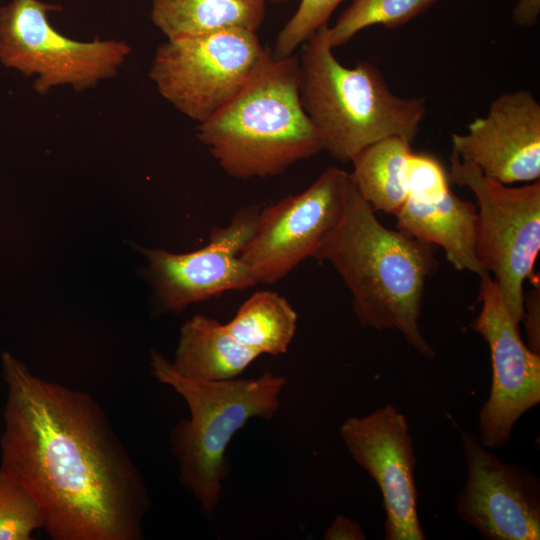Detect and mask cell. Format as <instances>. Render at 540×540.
<instances>
[{"instance_id":"cell-20","label":"cell","mask_w":540,"mask_h":540,"mask_svg":"<svg viewBox=\"0 0 540 540\" xmlns=\"http://www.w3.org/2000/svg\"><path fill=\"white\" fill-rule=\"evenodd\" d=\"M438 0H353L333 27L328 26L332 49L345 45L361 30L380 24L394 29L424 13Z\"/></svg>"},{"instance_id":"cell-19","label":"cell","mask_w":540,"mask_h":540,"mask_svg":"<svg viewBox=\"0 0 540 540\" xmlns=\"http://www.w3.org/2000/svg\"><path fill=\"white\" fill-rule=\"evenodd\" d=\"M225 327L260 355L276 356L288 351L296 333L297 314L283 296L262 290L245 300Z\"/></svg>"},{"instance_id":"cell-15","label":"cell","mask_w":540,"mask_h":540,"mask_svg":"<svg viewBox=\"0 0 540 540\" xmlns=\"http://www.w3.org/2000/svg\"><path fill=\"white\" fill-rule=\"evenodd\" d=\"M397 229L442 247L447 260L457 270L482 276L484 270L476 255L477 208L451 190L432 202L407 197L395 215Z\"/></svg>"},{"instance_id":"cell-2","label":"cell","mask_w":540,"mask_h":540,"mask_svg":"<svg viewBox=\"0 0 540 540\" xmlns=\"http://www.w3.org/2000/svg\"><path fill=\"white\" fill-rule=\"evenodd\" d=\"M313 258L340 275L362 326L396 330L422 356L435 358L419 327L425 283L438 266L433 247L385 227L352 179L342 216Z\"/></svg>"},{"instance_id":"cell-22","label":"cell","mask_w":540,"mask_h":540,"mask_svg":"<svg viewBox=\"0 0 540 540\" xmlns=\"http://www.w3.org/2000/svg\"><path fill=\"white\" fill-rule=\"evenodd\" d=\"M343 0H301L296 12L278 33L272 56L276 59L294 55L320 27L327 25L331 14Z\"/></svg>"},{"instance_id":"cell-16","label":"cell","mask_w":540,"mask_h":540,"mask_svg":"<svg viewBox=\"0 0 540 540\" xmlns=\"http://www.w3.org/2000/svg\"><path fill=\"white\" fill-rule=\"evenodd\" d=\"M260 354L235 339L217 320L197 314L181 328L173 368L201 381L235 379Z\"/></svg>"},{"instance_id":"cell-7","label":"cell","mask_w":540,"mask_h":540,"mask_svg":"<svg viewBox=\"0 0 540 540\" xmlns=\"http://www.w3.org/2000/svg\"><path fill=\"white\" fill-rule=\"evenodd\" d=\"M61 7L40 0H11L0 7V62L26 77L35 76L40 95L59 86L77 92L117 76L131 53L124 41L98 37L78 41L58 32L48 13Z\"/></svg>"},{"instance_id":"cell-18","label":"cell","mask_w":540,"mask_h":540,"mask_svg":"<svg viewBox=\"0 0 540 540\" xmlns=\"http://www.w3.org/2000/svg\"><path fill=\"white\" fill-rule=\"evenodd\" d=\"M411 142L390 136L360 150L350 162V177L363 199L374 211L396 215L408 192L405 170Z\"/></svg>"},{"instance_id":"cell-13","label":"cell","mask_w":540,"mask_h":540,"mask_svg":"<svg viewBox=\"0 0 540 540\" xmlns=\"http://www.w3.org/2000/svg\"><path fill=\"white\" fill-rule=\"evenodd\" d=\"M262 206L237 210L230 223L214 227L208 243L189 253L143 249L157 297L165 309L181 312L193 303L256 285L240 254L253 236Z\"/></svg>"},{"instance_id":"cell-24","label":"cell","mask_w":540,"mask_h":540,"mask_svg":"<svg viewBox=\"0 0 540 540\" xmlns=\"http://www.w3.org/2000/svg\"><path fill=\"white\" fill-rule=\"evenodd\" d=\"M526 307L525 328L528 338V347L534 353L540 354V287L533 284L528 296H524Z\"/></svg>"},{"instance_id":"cell-11","label":"cell","mask_w":540,"mask_h":540,"mask_svg":"<svg viewBox=\"0 0 540 540\" xmlns=\"http://www.w3.org/2000/svg\"><path fill=\"white\" fill-rule=\"evenodd\" d=\"M340 435L352 459L380 489L384 539L425 540L418 516L417 458L405 415L387 403L344 420Z\"/></svg>"},{"instance_id":"cell-27","label":"cell","mask_w":540,"mask_h":540,"mask_svg":"<svg viewBox=\"0 0 540 540\" xmlns=\"http://www.w3.org/2000/svg\"><path fill=\"white\" fill-rule=\"evenodd\" d=\"M267 2H271V3H274V4H280V3H285L289 0H266Z\"/></svg>"},{"instance_id":"cell-25","label":"cell","mask_w":540,"mask_h":540,"mask_svg":"<svg viewBox=\"0 0 540 540\" xmlns=\"http://www.w3.org/2000/svg\"><path fill=\"white\" fill-rule=\"evenodd\" d=\"M325 540H364L366 535L358 522L337 515L324 532Z\"/></svg>"},{"instance_id":"cell-3","label":"cell","mask_w":540,"mask_h":540,"mask_svg":"<svg viewBox=\"0 0 540 540\" xmlns=\"http://www.w3.org/2000/svg\"><path fill=\"white\" fill-rule=\"evenodd\" d=\"M197 136L224 172L249 180L283 174L323 151L299 97L298 56L265 51L242 88L198 123Z\"/></svg>"},{"instance_id":"cell-9","label":"cell","mask_w":540,"mask_h":540,"mask_svg":"<svg viewBox=\"0 0 540 540\" xmlns=\"http://www.w3.org/2000/svg\"><path fill=\"white\" fill-rule=\"evenodd\" d=\"M350 182L348 172L330 167L301 193L262 206L240 254L256 284L276 283L314 257L342 216Z\"/></svg>"},{"instance_id":"cell-6","label":"cell","mask_w":540,"mask_h":540,"mask_svg":"<svg viewBox=\"0 0 540 540\" xmlns=\"http://www.w3.org/2000/svg\"><path fill=\"white\" fill-rule=\"evenodd\" d=\"M450 182L468 187L479 206L476 255L494 275L513 319L524 318L525 280L539 283L534 264L540 250V181L509 187L452 152Z\"/></svg>"},{"instance_id":"cell-12","label":"cell","mask_w":540,"mask_h":540,"mask_svg":"<svg viewBox=\"0 0 540 540\" xmlns=\"http://www.w3.org/2000/svg\"><path fill=\"white\" fill-rule=\"evenodd\" d=\"M460 441L467 479L456 499L458 516L486 540H539L540 478L502 461L466 430Z\"/></svg>"},{"instance_id":"cell-8","label":"cell","mask_w":540,"mask_h":540,"mask_svg":"<svg viewBox=\"0 0 540 540\" xmlns=\"http://www.w3.org/2000/svg\"><path fill=\"white\" fill-rule=\"evenodd\" d=\"M264 51L255 31L239 28L167 39L149 77L175 109L201 123L242 88Z\"/></svg>"},{"instance_id":"cell-26","label":"cell","mask_w":540,"mask_h":540,"mask_svg":"<svg viewBox=\"0 0 540 540\" xmlns=\"http://www.w3.org/2000/svg\"><path fill=\"white\" fill-rule=\"evenodd\" d=\"M540 14V0H518L512 11V20L519 26H534Z\"/></svg>"},{"instance_id":"cell-23","label":"cell","mask_w":540,"mask_h":540,"mask_svg":"<svg viewBox=\"0 0 540 540\" xmlns=\"http://www.w3.org/2000/svg\"><path fill=\"white\" fill-rule=\"evenodd\" d=\"M405 181L409 198L432 202L449 190V176L438 159L427 154L410 153L406 163Z\"/></svg>"},{"instance_id":"cell-14","label":"cell","mask_w":540,"mask_h":540,"mask_svg":"<svg viewBox=\"0 0 540 540\" xmlns=\"http://www.w3.org/2000/svg\"><path fill=\"white\" fill-rule=\"evenodd\" d=\"M453 152L503 184L540 177V104L527 90L506 92L475 118L465 134L452 133Z\"/></svg>"},{"instance_id":"cell-1","label":"cell","mask_w":540,"mask_h":540,"mask_svg":"<svg viewBox=\"0 0 540 540\" xmlns=\"http://www.w3.org/2000/svg\"><path fill=\"white\" fill-rule=\"evenodd\" d=\"M6 385L0 467L36 498L54 540H139L148 493L91 396L2 355Z\"/></svg>"},{"instance_id":"cell-4","label":"cell","mask_w":540,"mask_h":540,"mask_svg":"<svg viewBox=\"0 0 540 540\" xmlns=\"http://www.w3.org/2000/svg\"><path fill=\"white\" fill-rule=\"evenodd\" d=\"M328 24L302 44L298 56L301 105L333 159L349 162L390 136L413 142L427 112L424 98L395 95L367 61L347 67L334 56Z\"/></svg>"},{"instance_id":"cell-10","label":"cell","mask_w":540,"mask_h":540,"mask_svg":"<svg viewBox=\"0 0 540 540\" xmlns=\"http://www.w3.org/2000/svg\"><path fill=\"white\" fill-rule=\"evenodd\" d=\"M478 299L481 312L470 327L487 342L492 363L490 393L478 414V440L495 449L510 441L516 422L540 402V354L523 342L519 323L489 273L480 277Z\"/></svg>"},{"instance_id":"cell-5","label":"cell","mask_w":540,"mask_h":540,"mask_svg":"<svg viewBox=\"0 0 540 540\" xmlns=\"http://www.w3.org/2000/svg\"><path fill=\"white\" fill-rule=\"evenodd\" d=\"M153 375L187 403L190 417L172 432L180 481L210 517L218 506L227 474L225 451L252 418L271 419L280 407L284 377L264 372L256 378L201 382L179 374L163 355L151 352Z\"/></svg>"},{"instance_id":"cell-17","label":"cell","mask_w":540,"mask_h":540,"mask_svg":"<svg viewBox=\"0 0 540 540\" xmlns=\"http://www.w3.org/2000/svg\"><path fill=\"white\" fill-rule=\"evenodd\" d=\"M266 0H153L151 19L167 39L224 29L257 31Z\"/></svg>"},{"instance_id":"cell-21","label":"cell","mask_w":540,"mask_h":540,"mask_svg":"<svg viewBox=\"0 0 540 540\" xmlns=\"http://www.w3.org/2000/svg\"><path fill=\"white\" fill-rule=\"evenodd\" d=\"M42 509L31 492L0 467V540H29L43 528Z\"/></svg>"}]
</instances>
